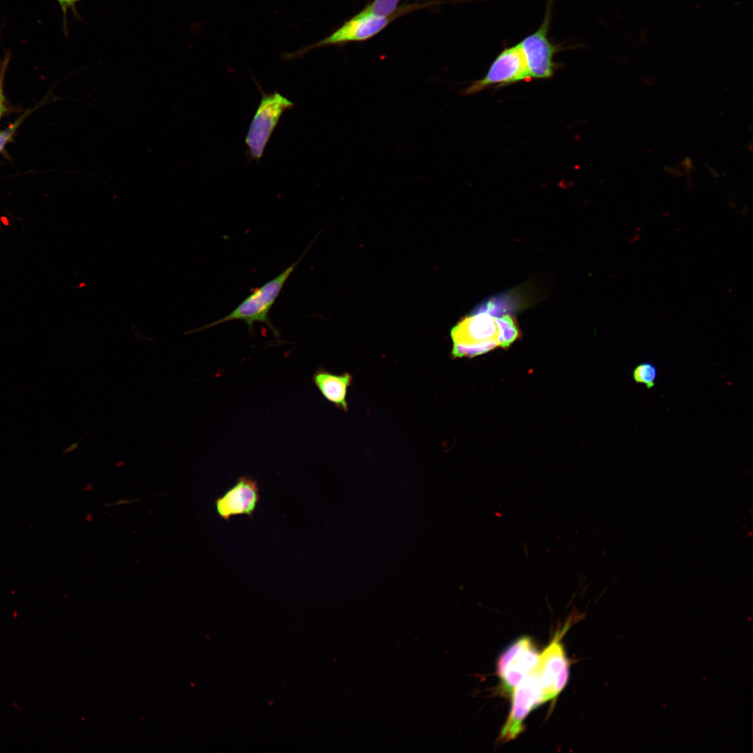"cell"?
I'll return each mask as SVG.
<instances>
[{
  "mask_svg": "<svg viewBox=\"0 0 753 753\" xmlns=\"http://www.w3.org/2000/svg\"><path fill=\"white\" fill-rule=\"evenodd\" d=\"M56 1H58L59 4L60 5V7H61V8L62 10V13H63V24H66V22H67L66 16H67L68 10L71 9V10H73V11L75 14H77V11H76V9H75V6H76L77 3L79 2L81 0H56Z\"/></svg>",
  "mask_w": 753,
  "mask_h": 753,
  "instance_id": "9a60e30c",
  "label": "cell"
},
{
  "mask_svg": "<svg viewBox=\"0 0 753 753\" xmlns=\"http://www.w3.org/2000/svg\"><path fill=\"white\" fill-rule=\"evenodd\" d=\"M551 8L549 1L541 26L519 43L526 61L529 78H549L556 68L553 58L560 48L558 45L552 43L547 38Z\"/></svg>",
  "mask_w": 753,
  "mask_h": 753,
  "instance_id": "52a82bcc",
  "label": "cell"
},
{
  "mask_svg": "<svg viewBox=\"0 0 753 753\" xmlns=\"http://www.w3.org/2000/svg\"><path fill=\"white\" fill-rule=\"evenodd\" d=\"M400 0H373L369 3L362 10L381 17H390L397 13L406 12L409 6L406 8H397Z\"/></svg>",
  "mask_w": 753,
  "mask_h": 753,
  "instance_id": "7c38bea8",
  "label": "cell"
},
{
  "mask_svg": "<svg viewBox=\"0 0 753 753\" xmlns=\"http://www.w3.org/2000/svg\"><path fill=\"white\" fill-rule=\"evenodd\" d=\"M657 376L655 366L650 362H644L635 367L632 372V378L637 383L646 386L648 389L653 388Z\"/></svg>",
  "mask_w": 753,
  "mask_h": 753,
  "instance_id": "4fadbf2b",
  "label": "cell"
},
{
  "mask_svg": "<svg viewBox=\"0 0 753 753\" xmlns=\"http://www.w3.org/2000/svg\"><path fill=\"white\" fill-rule=\"evenodd\" d=\"M312 381L321 394L328 402L344 411H348L347 388L352 381V376L349 373L337 375L319 367L313 374Z\"/></svg>",
  "mask_w": 753,
  "mask_h": 753,
  "instance_id": "8fae6325",
  "label": "cell"
},
{
  "mask_svg": "<svg viewBox=\"0 0 753 753\" xmlns=\"http://www.w3.org/2000/svg\"><path fill=\"white\" fill-rule=\"evenodd\" d=\"M529 78L526 61L519 44L504 49L494 60L487 74L462 89L463 96L478 93L493 84L501 86Z\"/></svg>",
  "mask_w": 753,
  "mask_h": 753,
  "instance_id": "8992f818",
  "label": "cell"
},
{
  "mask_svg": "<svg viewBox=\"0 0 753 753\" xmlns=\"http://www.w3.org/2000/svg\"><path fill=\"white\" fill-rule=\"evenodd\" d=\"M397 13L390 17L374 15L363 10L345 21L340 27L319 41L303 47L295 52L284 53L282 58L290 61L303 56L316 48L331 45H342L350 42H360L372 38L383 30L395 18L402 15Z\"/></svg>",
  "mask_w": 753,
  "mask_h": 753,
  "instance_id": "3957f363",
  "label": "cell"
},
{
  "mask_svg": "<svg viewBox=\"0 0 753 753\" xmlns=\"http://www.w3.org/2000/svg\"><path fill=\"white\" fill-rule=\"evenodd\" d=\"M568 627L569 624H566L561 632H557L539 655L535 671L539 680L543 703L556 697L568 680L569 662L561 642V637Z\"/></svg>",
  "mask_w": 753,
  "mask_h": 753,
  "instance_id": "5b68a950",
  "label": "cell"
},
{
  "mask_svg": "<svg viewBox=\"0 0 753 753\" xmlns=\"http://www.w3.org/2000/svg\"><path fill=\"white\" fill-rule=\"evenodd\" d=\"M20 122V119H19L17 122L10 126L9 128L0 132V152L15 132Z\"/></svg>",
  "mask_w": 753,
  "mask_h": 753,
  "instance_id": "5bb4252c",
  "label": "cell"
},
{
  "mask_svg": "<svg viewBox=\"0 0 753 753\" xmlns=\"http://www.w3.org/2000/svg\"><path fill=\"white\" fill-rule=\"evenodd\" d=\"M512 708L499 738L501 742L515 739L524 731V721L528 713L543 703L541 688L535 670L513 690Z\"/></svg>",
  "mask_w": 753,
  "mask_h": 753,
  "instance_id": "9c48e42d",
  "label": "cell"
},
{
  "mask_svg": "<svg viewBox=\"0 0 753 753\" xmlns=\"http://www.w3.org/2000/svg\"><path fill=\"white\" fill-rule=\"evenodd\" d=\"M540 653L528 637H522L512 644L499 657L496 671L503 686L512 690L524 678L533 672Z\"/></svg>",
  "mask_w": 753,
  "mask_h": 753,
  "instance_id": "ba28073f",
  "label": "cell"
},
{
  "mask_svg": "<svg viewBox=\"0 0 753 753\" xmlns=\"http://www.w3.org/2000/svg\"><path fill=\"white\" fill-rule=\"evenodd\" d=\"M259 498L257 482L249 476H241L232 487L216 499L215 509L219 516L226 521L239 515L252 518Z\"/></svg>",
  "mask_w": 753,
  "mask_h": 753,
  "instance_id": "30bf717a",
  "label": "cell"
},
{
  "mask_svg": "<svg viewBox=\"0 0 753 753\" xmlns=\"http://www.w3.org/2000/svg\"><path fill=\"white\" fill-rule=\"evenodd\" d=\"M453 357H474L497 347L507 348L519 337V329L508 314L498 317L478 312L464 317L451 330Z\"/></svg>",
  "mask_w": 753,
  "mask_h": 753,
  "instance_id": "6da1fadb",
  "label": "cell"
},
{
  "mask_svg": "<svg viewBox=\"0 0 753 753\" xmlns=\"http://www.w3.org/2000/svg\"><path fill=\"white\" fill-rule=\"evenodd\" d=\"M312 243V241L308 245L307 249L297 261L287 266L276 277L262 286L252 289L250 294L228 314L208 325L188 333L197 332L228 321L241 320L247 324L248 329L252 333L254 330V324L261 323L267 326L275 337L278 338L280 333L271 321L270 311L288 278L307 253Z\"/></svg>",
  "mask_w": 753,
  "mask_h": 753,
  "instance_id": "7a4b0ae2",
  "label": "cell"
},
{
  "mask_svg": "<svg viewBox=\"0 0 753 753\" xmlns=\"http://www.w3.org/2000/svg\"><path fill=\"white\" fill-rule=\"evenodd\" d=\"M77 446V443H75L74 445H71L66 451L70 450L72 449L73 450Z\"/></svg>",
  "mask_w": 753,
  "mask_h": 753,
  "instance_id": "2e32d148",
  "label": "cell"
},
{
  "mask_svg": "<svg viewBox=\"0 0 753 753\" xmlns=\"http://www.w3.org/2000/svg\"><path fill=\"white\" fill-rule=\"evenodd\" d=\"M294 107L293 102L278 92L262 93L245 137L248 154L251 160H260L281 116L284 111Z\"/></svg>",
  "mask_w": 753,
  "mask_h": 753,
  "instance_id": "277c9868",
  "label": "cell"
}]
</instances>
